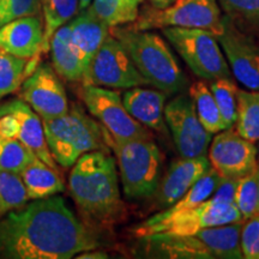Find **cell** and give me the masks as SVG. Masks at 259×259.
Wrapping results in <instances>:
<instances>
[{
    "label": "cell",
    "instance_id": "obj_1",
    "mask_svg": "<svg viewBox=\"0 0 259 259\" xmlns=\"http://www.w3.org/2000/svg\"><path fill=\"white\" fill-rule=\"evenodd\" d=\"M99 246L60 197L35 199L0 218V258L70 259Z\"/></svg>",
    "mask_w": 259,
    "mask_h": 259
},
{
    "label": "cell",
    "instance_id": "obj_2",
    "mask_svg": "<svg viewBox=\"0 0 259 259\" xmlns=\"http://www.w3.org/2000/svg\"><path fill=\"white\" fill-rule=\"evenodd\" d=\"M71 197L87 219L97 225L118 221L122 202L114 157L108 150H94L80 156L69 177Z\"/></svg>",
    "mask_w": 259,
    "mask_h": 259
},
{
    "label": "cell",
    "instance_id": "obj_3",
    "mask_svg": "<svg viewBox=\"0 0 259 259\" xmlns=\"http://www.w3.org/2000/svg\"><path fill=\"white\" fill-rule=\"evenodd\" d=\"M111 34L121 42L148 84L166 95L181 93L186 88V76L160 35L125 25L111 28Z\"/></svg>",
    "mask_w": 259,
    "mask_h": 259
},
{
    "label": "cell",
    "instance_id": "obj_4",
    "mask_svg": "<svg viewBox=\"0 0 259 259\" xmlns=\"http://www.w3.org/2000/svg\"><path fill=\"white\" fill-rule=\"evenodd\" d=\"M42 124L52 156L64 168L72 167L84 154L109 148L108 132L78 105L64 115L42 119Z\"/></svg>",
    "mask_w": 259,
    "mask_h": 259
},
{
    "label": "cell",
    "instance_id": "obj_5",
    "mask_svg": "<svg viewBox=\"0 0 259 259\" xmlns=\"http://www.w3.org/2000/svg\"><path fill=\"white\" fill-rule=\"evenodd\" d=\"M114 151L122 191L128 199H147L154 196L162 176L163 156L151 139L115 141L109 136Z\"/></svg>",
    "mask_w": 259,
    "mask_h": 259
},
{
    "label": "cell",
    "instance_id": "obj_6",
    "mask_svg": "<svg viewBox=\"0 0 259 259\" xmlns=\"http://www.w3.org/2000/svg\"><path fill=\"white\" fill-rule=\"evenodd\" d=\"M242 221L244 220L235 204L209 199L199 205L179 211L168 212L163 210L136 227L134 233L139 239L154 234L193 235L209 227Z\"/></svg>",
    "mask_w": 259,
    "mask_h": 259
},
{
    "label": "cell",
    "instance_id": "obj_7",
    "mask_svg": "<svg viewBox=\"0 0 259 259\" xmlns=\"http://www.w3.org/2000/svg\"><path fill=\"white\" fill-rule=\"evenodd\" d=\"M130 27L136 30L164 28L204 29L218 36L222 31L221 8L218 0H176L164 9L144 5Z\"/></svg>",
    "mask_w": 259,
    "mask_h": 259
},
{
    "label": "cell",
    "instance_id": "obj_8",
    "mask_svg": "<svg viewBox=\"0 0 259 259\" xmlns=\"http://www.w3.org/2000/svg\"><path fill=\"white\" fill-rule=\"evenodd\" d=\"M162 34L197 77L203 80L232 77L221 45L212 32L204 29L164 28Z\"/></svg>",
    "mask_w": 259,
    "mask_h": 259
},
{
    "label": "cell",
    "instance_id": "obj_9",
    "mask_svg": "<svg viewBox=\"0 0 259 259\" xmlns=\"http://www.w3.org/2000/svg\"><path fill=\"white\" fill-rule=\"evenodd\" d=\"M80 96L90 114L115 141L153 138L145 126L128 114L119 93L103 87L83 84Z\"/></svg>",
    "mask_w": 259,
    "mask_h": 259
},
{
    "label": "cell",
    "instance_id": "obj_10",
    "mask_svg": "<svg viewBox=\"0 0 259 259\" xmlns=\"http://www.w3.org/2000/svg\"><path fill=\"white\" fill-rule=\"evenodd\" d=\"M82 82L108 89H130L148 84L121 42L112 34L93 58Z\"/></svg>",
    "mask_w": 259,
    "mask_h": 259
},
{
    "label": "cell",
    "instance_id": "obj_11",
    "mask_svg": "<svg viewBox=\"0 0 259 259\" xmlns=\"http://www.w3.org/2000/svg\"><path fill=\"white\" fill-rule=\"evenodd\" d=\"M164 121L180 157L205 156L212 135L199 121L190 95L181 94L164 107Z\"/></svg>",
    "mask_w": 259,
    "mask_h": 259
},
{
    "label": "cell",
    "instance_id": "obj_12",
    "mask_svg": "<svg viewBox=\"0 0 259 259\" xmlns=\"http://www.w3.org/2000/svg\"><path fill=\"white\" fill-rule=\"evenodd\" d=\"M216 37L236 80L248 90H259V37L242 30L226 15Z\"/></svg>",
    "mask_w": 259,
    "mask_h": 259
},
{
    "label": "cell",
    "instance_id": "obj_13",
    "mask_svg": "<svg viewBox=\"0 0 259 259\" xmlns=\"http://www.w3.org/2000/svg\"><path fill=\"white\" fill-rule=\"evenodd\" d=\"M22 100L41 119H53L69 112L66 92L58 73L48 64H40L22 82Z\"/></svg>",
    "mask_w": 259,
    "mask_h": 259
},
{
    "label": "cell",
    "instance_id": "obj_14",
    "mask_svg": "<svg viewBox=\"0 0 259 259\" xmlns=\"http://www.w3.org/2000/svg\"><path fill=\"white\" fill-rule=\"evenodd\" d=\"M209 161L221 177L242 178L257 169V148L234 128H226L211 139Z\"/></svg>",
    "mask_w": 259,
    "mask_h": 259
},
{
    "label": "cell",
    "instance_id": "obj_15",
    "mask_svg": "<svg viewBox=\"0 0 259 259\" xmlns=\"http://www.w3.org/2000/svg\"><path fill=\"white\" fill-rule=\"evenodd\" d=\"M211 164L206 156L181 157L180 160L171 162L154 193L158 208L167 209L173 205L209 170Z\"/></svg>",
    "mask_w": 259,
    "mask_h": 259
},
{
    "label": "cell",
    "instance_id": "obj_16",
    "mask_svg": "<svg viewBox=\"0 0 259 259\" xmlns=\"http://www.w3.org/2000/svg\"><path fill=\"white\" fill-rule=\"evenodd\" d=\"M44 42V21L38 15L25 16L0 28V50L22 59L38 56Z\"/></svg>",
    "mask_w": 259,
    "mask_h": 259
},
{
    "label": "cell",
    "instance_id": "obj_17",
    "mask_svg": "<svg viewBox=\"0 0 259 259\" xmlns=\"http://www.w3.org/2000/svg\"><path fill=\"white\" fill-rule=\"evenodd\" d=\"M0 114L14 115L18 122L17 139L30 149L37 158L57 169L58 164L48 148L42 119L27 102L23 100H14L5 103L0 106Z\"/></svg>",
    "mask_w": 259,
    "mask_h": 259
},
{
    "label": "cell",
    "instance_id": "obj_18",
    "mask_svg": "<svg viewBox=\"0 0 259 259\" xmlns=\"http://www.w3.org/2000/svg\"><path fill=\"white\" fill-rule=\"evenodd\" d=\"M69 25L71 44L82 63L85 74L93 58L100 50L103 41L111 34V27L97 17L89 8L78 12L69 22Z\"/></svg>",
    "mask_w": 259,
    "mask_h": 259
},
{
    "label": "cell",
    "instance_id": "obj_19",
    "mask_svg": "<svg viewBox=\"0 0 259 259\" xmlns=\"http://www.w3.org/2000/svg\"><path fill=\"white\" fill-rule=\"evenodd\" d=\"M166 94L158 89L134 87L126 89L121 100L126 111L147 128L163 131Z\"/></svg>",
    "mask_w": 259,
    "mask_h": 259
},
{
    "label": "cell",
    "instance_id": "obj_20",
    "mask_svg": "<svg viewBox=\"0 0 259 259\" xmlns=\"http://www.w3.org/2000/svg\"><path fill=\"white\" fill-rule=\"evenodd\" d=\"M50 51L53 69L58 76L69 82H82L84 69L71 44L69 23L64 24L54 32L50 41Z\"/></svg>",
    "mask_w": 259,
    "mask_h": 259
},
{
    "label": "cell",
    "instance_id": "obj_21",
    "mask_svg": "<svg viewBox=\"0 0 259 259\" xmlns=\"http://www.w3.org/2000/svg\"><path fill=\"white\" fill-rule=\"evenodd\" d=\"M242 222L209 227L200 229L196 235L211 252L213 258L220 259H241L244 258L240 246V233Z\"/></svg>",
    "mask_w": 259,
    "mask_h": 259
},
{
    "label": "cell",
    "instance_id": "obj_22",
    "mask_svg": "<svg viewBox=\"0 0 259 259\" xmlns=\"http://www.w3.org/2000/svg\"><path fill=\"white\" fill-rule=\"evenodd\" d=\"M27 190L28 198L44 199L65 191L64 181L56 168L35 157L19 174Z\"/></svg>",
    "mask_w": 259,
    "mask_h": 259
},
{
    "label": "cell",
    "instance_id": "obj_23",
    "mask_svg": "<svg viewBox=\"0 0 259 259\" xmlns=\"http://www.w3.org/2000/svg\"><path fill=\"white\" fill-rule=\"evenodd\" d=\"M235 131L250 142L259 141V90H238Z\"/></svg>",
    "mask_w": 259,
    "mask_h": 259
},
{
    "label": "cell",
    "instance_id": "obj_24",
    "mask_svg": "<svg viewBox=\"0 0 259 259\" xmlns=\"http://www.w3.org/2000/svg\"><path fill=\"white\" fill-rule=\"evenodd\" d=\"M190 97L193 101L199 121L206 131L215 135L227 128L218 103L204 80L193 83L190 87Z\"/></svg>",
    "mask_w": 259,
    "mask_h": 259
},
{
    "label": "cell",
    "instance_id": "obj_25",
    "mask_svg": "<svg viewBox=\"0 0 259 259\" xmlns=\"http://www.w3.org/2000/svg\"><path fill=\"white\" fill-rule=\"evenodd\" d=\"M44 15V42L41 52L50 51L51 37L78 14V0H41Z\"/></svg>",
    "mask_w": 259,
    "mask_h": 259
},
{
    "label": "cell",
    "instance_id": "obj_26",
    "mask_svg": "<svg viewBox=\"0 0 259 259\" xmlns=\"http://www.w3.org/2000/svg\"><path fill=\"white\" fill-rule=\"evenodd\" d=\"M145 0H93L89 9L108 27L134 23Z\"/></svg>",
    "mask_w": 259,
    "mask_h": 259
},
{
    "label": "cell",
    "instance_id": "obj_27",
    "mask_svg": "<svg viewBox=\"0 0 259 259\" xmlns=\"http://www.w3.org/2000/svg\"><path fill=\"white\" fill-rule=\"evenodd\" d=\"M218 3L233 23L259 37V0H218Z\"/></svg>",
    "mask_w": 259,
    "mask_h": 259
},
{
    "label": "cell",
    "instance_id": "obj_28",
    "mask_svg": "<svg viewBox=\"0 0 259 259\" xmlns=\"http://www.w3.org/2000/svg\"><path fill=\"white\" fill-rule=\"evenodd\" d=\"M28 200L27 190L21 176L0 170V218L23 208Z\"/></svg>",
    "mask_w": 259,
    "mask_h": 259
},
{
    "label": "cell",
    "instance_id": "obj_29",
    "mask_svg": "<svg viewBox=\"0 0 259 259\" xmlns=\"http://www.w3.org/2000/svg\"><path fill=\"white\" fill-rule=\"evenodd\" d=\"M35 157L36 155L19 139L0 136V170L21 174Z\"/></svg>",
    "mask_w": 259,
    "mask_h": 259
},
{
    "label": "cell",
    "instance_id": "obj_30",
    "mask_svg": "<svg viewBox=\"0 0 259 259\" xmlns=\"http://www.w3.org/2000/svg\"><path fill=\"white\" fill-rule=\"evenodd\" d=\"M28 60L0 51V99L15 93L27 74Z\"/></svg>",
    "mask_w": 259,
    "mask_h": 259
},
{
    "label": "cell",
    "instance_id": "obj_31",
    "mask_svg": "<svg viewBox=\"0 0 259 259\" xmlns=\"http://www.w3.org/2000/svg\"><path fill=\"white\" fill-rule=\"evenodd\" d=\"M209 89L218 103L227 128L233 127L235 125L236 113H238L236 112V94L239 89L235 82L232 79V77L219 78L211 80Z\"/></svg>",
    "mask_w": 259,
    "mask_h": 259
},
{
    "label": "cell",
    "instance_id": "obj_32",
    "mask_svg": "<svg viewBox=\"0 0 259 259\" xmlns=\"http://www.w3.org/2000/svg\"><path fill=\"white\" fill-rule=\"evenodd\" d=\"M234 203L239 212L241 213L244 221H247L248 219L258 215L259 204L257 169L251 171L247 176L239 178Z\"/></svg>",
    "mask_w": 259,
    "mask_h": 259
},
{
    "label": "cell",
    "instance_id": "obj_33",
    "mask_svg": "<svg viewBox=\"0 0 259 259\" xmlns=\"http://www.w3.org/2000/svg\"><path fill=\"white\" fill-rule=\"evenodd\" d=\"M41 0H0V28L25 16L38 15Z\"/></svg>",
    "mask_w": 259,
    "mask_h": 259
},
{
    "label": "cell",
    "instance_id": "obj_34",
    "mask_svg": "<svg viewBox=\"0 0 259 259\" xmlns=\"http://www.w3.org/2000/svg\"><path fill=\"white\" fill-rule=\"evenodd\" d=\"M242 255L246 259H259V213L244 221L240 233Z\"/></svg>",
    "mask_w": 259,
    "mask_h": 259
},
{
    "label": "cell",
    "instance_id": "obj_35",
    "mask_svg": "<svg viewBox=\"0 0 259 259\" xmlns=\"http://www.w3.org/2000/svg\"><path fill=\"white\" fill-rule=\"evenodd\" d=\"M238 180L236 178H225L222 177L220 180L218 187L213 191L212 196L210 199L213 202H221V203H231L235 204V192L236 186H238Z\"/></svg>",
    "mask_w": 259,
    "mask_h": 259
},
{
    "label": "cell",
    "instance_id": "obj_36",
    "mask_svg": "<svg viewBox=\"0 0 259 259\" xmlns=\"http://www.w3.org/2000/svg\"><path fill=\"white\" fill-rule=\"evenodd\" d=\"M78 259H106L108 258V254L106 252L102 251H97L95 250H89V251H84L82 253H79L77 255Z\"/></svg>",
    "mask_w": 259,
    "mask_h": 259
},
{
    "label": "cell",
    "instance_id": "obj_37",
    "mask_svg": "<svg viewBox=\"0 0 259 259\" xmlns=\"http://www.w3.org/2000/svg\"><path fill=\"white\" fill-rule=\"evenodd\" d=\"M148 2L149 5H151L155 9H164L173 4L176 0H148Z\"/></svg>",
    "mask_w": 259,
    "mask_h": 259
},
{
    "label": "cell",
    "instance_id": "obj_38",
    "mask_svg": "<svg viewBox=\"0 0 259 259\" xmlns=\"http://www.w3.org/2000/svg\"><path fill=\"white\" fill-rule=\"evenodd\" d=\"M92 3L93 0H78V12L88 9L92 5Z\"/></svg>",
    "mask_w": 259,
    "mask_h": 259
},
{
    "label": "cell",
    "instance_id": "obj_39",
    "mask_svg": "<svg viewBox=\"0 0 259 259\" xmlns=\"http://www.w3.org/2000/svg\"><path fill=\"white\" fill-rule=\"evenodd\" d=\"M257 178H258V204H259V164L257 166Z\"/></svg>",
    "mask_w": 259,
    "mask_h": 259
},
{
    "label": "cell",
    "instance_id": "obj_40",
    "mask_svg": "<svg viewBox=\"0 0 259 259\" xmlns=\"http://www.w3.org/2000/svg\"><path fill=\"white\" fill-rule=\"evenodd\" d=\"M257 160H259V144H258V148H257Z\"/></svg>",
    "mask_w": 259,
    "mask_h": 259
},
{
    "label": "cell",
    "instance_id": "obj_41",
    "mask_svg": "<svg viewBox=\"0 0 259 259\" xmlns=\"http://www.w3.org/2000/svg\"><path fill=\"white\" fill-rule=\"evenodd\" d=\"M0 51H2V50H0Z\"/></svg>",
    "mask_w": 259,
    "mask_h": 259
}]
</instances>
